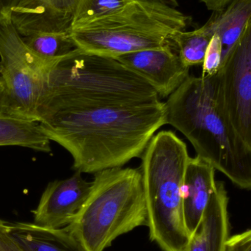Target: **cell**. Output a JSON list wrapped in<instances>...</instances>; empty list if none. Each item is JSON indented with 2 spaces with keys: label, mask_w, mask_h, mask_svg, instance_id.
Instances as JSON below:
<instances>
[{
  "label": "cell",
  "mask_w": 251,
  "mask_h": 251,
  "mask_svg": "<svg viewBox=\"0 0 251 251\" xmlns=\"http://www.w3.org/2000/svg\"><path fill=\"white\" fill-rule=\"evenodd\" d=\"M21 37L28 48L49 63L63 58L77 49L69 29L60 32H35Z\"/></svg>",
  "instance_id": "cell-15"
},
{
  "label": "cell",
  "mask_w": 251,
  "mask_h": 251,
  "mask_svg": "<svg viewBox=\"0 0 251 251\" xmlns=\"http://www.w3.org/2000/svg\"><path fill=\"white\" fill-rule=\"evenodd\" d=\"M226 251H251V228L230 237Z\"/></svg>",
  "instance_id": "cell-20"
},
{
  "label": "cell",
  "mask_w": 251,
  "mask_h": 251,
  "mask_svg": "<svg viewBox=\"0 0 251 251\" xmlns=\"http://www.w3.org/2000/svg\"><path fill=\"white\" fill-rule=\"evenodd\" d=\"M228 196L225 185L216 181L215 192L200 224L190 237L187 251H226L230 237Z\"/></svg>",
  "instance_id": "cell-11"
},
{
  "label": "cell",
  "mask_w": 251,
  "mask_h": 251,
  "mask_svg": "<svg viewBox=\"0 0 251 251\" xmlns=\"http://www.w3.org/2000/svg\"><path fill=\"white\" fill-rule=\"evenodd\" d=\"M215 168L200 156L189 158L181 191L184 220L190 237L197 229L215 192Z\"/></svg>",
  "instance_id": "cell-10"
},
{
  "label": "cell",
  "mask_w": 251,
  "mask_h": 251,
  "mask_svg": "<svg viewBox=\"0 0 251 251\" xmlns=\"http://www.w3.org/2000/svg\"><path fill=\"white\" fill-rule=\"evenodd\" d=\"M188 16L159 0H134L116 13L72 22L69 32L82 52L116 58L159 48L183 31Z\"/></svg>",
  "instance_id": "cell-4"
},
{
  "label": "cell",
  "mask_w": 251,
  "mask_h": 251,
  "mask_svg": "<svg viewBox=\"0 0 251 251\" xmlns=\"http://www.w3.org/2000/svg\"><path fill=\"white\" fill-rule=\"evenodd\" d=\"M213 26L208 21L201 27L193 31H180L171 38L176 46L178 55L186 66L203 64L205 54L212 36Z\"/></svg>",
  "instance_id": "cell-16"
},
{
  "label": "cell",
  "mask_w": 251,
  "mask_h": 251,
  "mask_svg": "<svg viewBox=\"0 0 251 251\" xmlns=\"http://www.w3.org/2000/svg\"><path fill=\"white\" fill-rule=\"evenodd\" d=\"M88 182L76 171L72 176L49 183L33 213L34 223L41 226L60 228L72 224L91 191Z\"/></svg>",
  "instance_id": "cell-9"
},
{
  "label": "cell",
  "mask_w": 251,
  "mask_h": 251,
  "mask_svg": "<svg viewBox=\"0 0 251 251\" xmlns=\"http://www.w3.org/2000/svg\"><path fill=\"white\" fill-rule=\"evenodd\" d=\"M0 116L19 119L15 116L10 107L7 89L1 78H0Z\"/></svg>",
  "instance_id": "cell-22"
},
{
  "label": "cell",
  "mask_w": 251,
  "mask_h": 251,
  "mask_svg": "<svg viewBox=\"0 0 251 251\" xmlns=\"http://www.w3.org/2000/svg\"><path fill=\"white\" fill-rule=\"evenodd\" d=\"M133 1L134 0H79L72 22L93 20L112 14Z\"/></svg>",
  "instance_id": "cell-17"
},
{
  "label": "cell",
  "mask_w": 251,
  "mask_h": 251,
  "mask_svg": "<svg viewBox=\"0 0 251 251\" xmlns=\"http://www.w3.org/2000/svg\"><path fill=\"white\" fill-rule=\"evenodd\" d=\"M51 63L26 47L10 19L0 22V78L16 117L37 122V107Z\"/></svg>",
  "instance_id": "cell-6"
},
{
  "label": "cell",
  "mask_w": 251,
  "mask_h": 251,
  "mask_svg": "<svg viewBox=\"0 0 251 251\" xmlns=\"http://www.w3.org/2000/svg\"><path fill=\"white\" fill-rule=\"evenodd\" d=\"M189 158L187 145L171 131L153 135L141 156L146 226L163 251L188 250L181 189Z\"/></svg>",
  "instance_id": "cell-3"
},
{
  "label": "cell",
  "mask_w": 251,
  "mask_h": 251,
  "mask_svg": "<svg viewBox=\"0 0 251 251\" xmlns=\"http://www.w3.org/2000/svg\"><path fill=\"white\" fill-rule=\"evenodd\" d=\"M5 226L23 251H88L68 226L51 228L34 222L7 221Z\"/></svg>",
  "instance_id": "cell-12"
},
{
  "label": "cell",
  "mask_w": 251,
  "mask_h": 251,
  "mask_svg": "<svg viewBox=\"0 0 251 251\" xmlns=\"http://www.w3.org/2000/svg\"><path fill=\"white\" fill-rule=\"evenodd\" d=\"M0 251H23L9 234L5 221L0 219Z\"/></svg>",
  "instance_id": "cell-21"
},
{
  "label": "cell",
  "mask_w": 251,
  "mask_h": 251,
  "mask_svg": "<svg viewBox=\"0 0 251 251\" xmlns=\"http://www.w3.org/2000/svg\"><path fill=\"white\" fill-rule=\"evenodd\" d=\"M251 19V0H234L209 19L215 34L221 38L223 60L240 39Z\"/></svg>",
  "instance_id": "cell-13"
},
{
  "label": "cell",
  "mask_w": 251,
  "mask_h": 251,
  "mask_svg": "<svg viewBox=\"0 0 251 251\" xmlns=\"http://www.w3.org/2000/svg\"><path fill=\"white\" fill-rule=\"evenodd\" d=\"M159 1H163L172 7H176L178 6V3L177 0H159Z\"/></svg>",
  "instance_id": "cell-25"
},
{
  "label": "cell",
  "mask_w": 251,
  "mask_h": 251,
  "mask_svg": "<svg viewBox=\"0 0 251 251\" xmlns=\"http://www.w3.org/2000/svg\"><path fill=\"white\" fill-rule=\"evenodd\" d=\"M147 226L140 168L103 170L94 174L91 191L67 226L88 251H104L118 237Z\"/></svg>",
  "instance_id": "cell-5"
},
{
  "label": "cell",
  "mask_w": 251,
  "mask_h": 251,
  "mask_svg": "<svg viewBox=\"0 0 251 251\" xmlns=\"http://www.w3.org/2000/svg\"><path fill=\"white\" fill-rule=\"evenodd\" d=\"M165 103L167 125L188 139L197 156L237 187L251 190V149L220 104L216 75L189 76Z\"/></svg>",
  "instance_id": "cell-2"
},
{
  "label": "cell",
  "mask_w": 251,
  "mask_h": 251,
  "mask_svg": "<svg viewBox=\"0 0 251 251\" xmlns=\"http://www.w3.org/2000/svg\"><path fill=\"white\" fill-rule=\"evenodd\" d=\"M79 0H53L56 14L64 22L72 24Z\"/></svg>",
  "instance_id": "cell-19"
},
{
  "label": "cell",
  "mask_w": 251,
  "mask_h": 251,
  "mask_svg": "<svg viewBox=\"0 0 251 251\" xmlns=\"http://www.w3.org/2000/svg\"><path fill=\"white\" fill-rule=\"evenodd\" d=\"M215 75L220 104L251 149V19Z\"/></svg>",
  "instance_id": "cell-7"
},
{
  "label": "cell",
  "mask_w": 251,
  "mask_h": 251,
  "mask_svg": "<svg viewBox=\"0 0 251 251\" xmlns=\"http://www.w3.org/2000/svg\"><path fill=\"white\" fill-rule=\"evenodd\" d=\"M22 0H0V22L10 19L12 10L16 7Z\"/></svg>",
  "instance_id": "cell-23"
},
{
  "label": "cell",
  "mask_w": 251,
  "mask_h": 251,
  "mask_svg": "<svg viewBox=\"0 0 251 251\" xmlns=\"http://www.w3.org/2000/svg\"><path fill=\"white\" fill-rule=\"evenodd\" d=\"M50 141L38 122L0 116V146H19L50 153Z\"/></svg>",
  "instance_id": "cell-14"
},
{
  "label": "cell",
  "mask_w": 251,
  "mask_h": 251,
  "mask_svg": "<svg viewBox=\"0 0 251 251\" xmlns=\"http://www.w3.org/2000/svg\"><path fill=\"white\" fill-rule=\"evenodd\" d=\"M114 59L144 78L162 99L168 98L190 76V67L184 64L170 44Z\"/></svg>",
  "instance_id": "cell-8"
},
{
  "label": "cell",
  "mask_w": 251,
  "mask_h": 251,
  "mask_svg": "<svg viewBox=\"0 0 251 251\" xmlns=\"http://www.w3.org/2000/svg\"><path fill=\"white\" fill-rule=\"evenodd\" d=\"M223 61V47L221 38L215 34L212 36L203 63L202 76H213L221 68Z\"/></svg>",
  "instance_id": "cell-18"
},
{
  "label": "cell",
  "mask_w": 251,
  "mask_h": 251,
  "mask_svg": "<svg viewBox=\"0 0 251 251\" xmlns=\"http://www.w3.org/2000/svg\"><path fill=\"white\" fill-rule=\"evenodd\" d=\"M234 0H199V1L205 4L208 10H212L214 13H220L226 8Z\"/></svg>",
  "instance_id": "cell-24"
},
{
  "label": "cell",
  "mask_w": 251,
  "mask_h": 251,
  "mask_svg": "<svg viewBox=\"0 0 251 251\" xmlns=\"http://www.w3.org/2000/svg\"><path fill=\"white\" fill-rule=\"evenodd\" d=\"M36 119L72 155L73 169L91 174L141 158L167 125L165 103L144 78L78 49L47 68Z\"/></svg>",
  "instance_id": "cell-1"
}]
</instances>
